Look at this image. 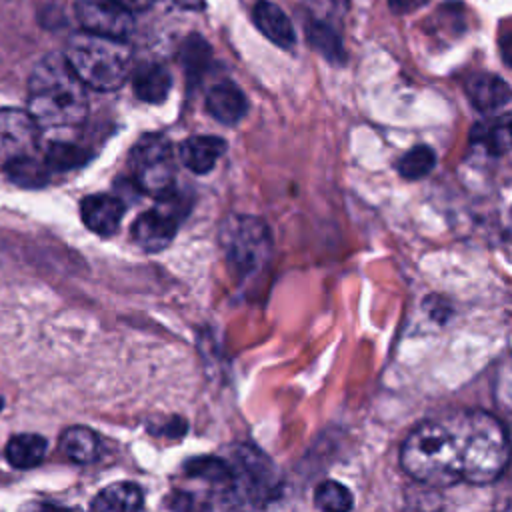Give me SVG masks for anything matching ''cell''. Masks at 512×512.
Segmentation results:
<instances>
[{
  "mask_svg": "<svg viewBox=\"0 0 512 512\" xmlns=\"http://www.w3.org/2000/svg\"><path fill=\"white\" fill-rule=\"evenodd\" d=\"M508 464V436L502 422L482 410H466L420 422L402 442L400 466L432 486L458 480L494 482Z\"/></svg>",
  "mask_w": 512,
  "mask_h": 512,
  "instance_id": "obj_1",
  "label": "cell"
},
{
  "mask_svg": "<svg viewBox=\"0 0 512 512\" xmlns=\"http://www.w3.org/2000/svg\"><path fill=\"white\" fill-rule=\"evenodd\" d=\"M28 114L40 128H74L88 116L84 82L64 54L44 56L28 80Z\"/></svg>",
  "mask_w": 512,
  "mask_h": 512,
  "instance_id": "obj_2",
  "label": "cell"
},
{
  "mask_svg": "<svg viewBox=\"0 0 512 512\" xmlns=\"http://www.w3.org/2000/svg\"><path fill=\"white\" fill-rule=\"evenodd\" d=\"M64 58L84 86L100 92H112L128 78L132 50L122 38L84 30L70 36Z\"/></svg>",
  "mask_w": 512,
  "mask_h": 512,
  "instance_id": "obj_3",
  "label": "cell"
},
{
  "mask_svg": "<svg viewBox=\"0 0 512 512\" xmlns=\"http://www.w3.org/2000/svg\"><path fill=\"white\" fill-rule=\"evenodd\" d=\"M222 248L228 266L240 276L258 272L270 256L272 238L264 220L236 214L222 226Z\"/></svg>",
  "mask_w": 512,
  "mask_h": 512,
  "instance_id": "obj_4",
  "label": "cell"
},
{
  "mask_svg": "<svg viewBox=\"0 0 512 512\" xmlns=\"http://www.w3.org/2000/svg\"><path fill=\"white\" fill-rule=\"evenodd\" d=\"M128 164L138 188L150 196H168L176 182L172 144L162 134H144L128 154Z\"/></svg>",
  "mask_w": 512,
  "mask_h": 512,
  "instance_id": "obj_5",
  "label": "cell"
},
{
  "mask_svg": "<svg viewBox=\"0 0 512 512\" xmlns=\"http://www.w3.org/2000/svg\"><path fill=\"white\" fill-rule=\"evenodd\" d=\"M236 466L232 468V488L234 492H242L254 502L260 498H270L278 484L274 462L268 460L258 448L240 446L234 452Z\"/></svg>",
  "mask_w": 512,
  "mask_h": 512,
  "instance_id": "obj_6",
  "label": "cell"
},
{
  "mask_svg": "<svg viewBox=\"0 0 512 512\" xmlns=\"http://www.w3.org/2000/svg\"><path fill=\"white\" fill-rule=\"evenodd\" d=\"M40 126L20 108H0V168L38 152Z\"/></svg>",
  "mask_w": 512,
  "mask_h": 512,
  "instance_id": "obj_7",
  "label": "cell"
},
{
  "mask_svg": "<svg viewBox=\"0 0 512 512\" xmlns=\"http://www.w3.org/2000/svg\"><path fill=\"white\" fill-rule=\"evenodd\" d=\"M74 10L86 32L124 40L134 30L130 10L116 0H76Z\"/></svg>",
  "mask_w": 512,
  "mask_h": 512,
  "instance_id": "obj_8",
  "label": "cell"
},
{
  "mask_svg": "<svg viewBox=\"0 0 512 512\" xmlns=\"http://www.w3.org/2000/svg\"><path fill=\"white\" fill-rule=\"evenodd\" d=\"M176 232V212L166 206H156L148 212H142L132 224V240L146 252H160L168 248Z\"/></svg>",
  "mask_w": 512,
  "mask_h": 512,
  "instance_id": "obj_9",
  "label": "cell"
},
{
  "mask_svg": "<svg viewBox=\"0 0 512 512\" xmlns=\"http://www.w3.org/2000/svg\"><path fill=\"white\" fill-rule=\"evenodd\" d=\"M124 208V202L114 194H92L80 202V216L94 234L112 236L120 228Z\"/></svg>",
  "mask_w": 512,
  "mask_h": 512,
  "instance_id": "obj_10",
  "label": "cell"
},
{
  "mask_svg": "<svg viewBox=\"0 0 512 512\" xmlns=\"http://www.w3.org/2000/svg\"><path fill=\"white\" fill-rule=\"evenodd\" d=\"M466 94L480 112H498L510 102V86L496 74L480 72L466 80Z\"/></svg>",
  "mask_w": 512,
  "mask_h": 512,
  "instance_id": "obj_11",
  "label": "cell"
},
{
  "mask_svg": "<svg viewBox=\"0 0 512 512\" xmlns=\"http://www.w3.org/2000/svg\"><path fill=\"white\" fill-rule=\"evenodd\" d=\"M224 150H226V142L220 136L198 134V136L186 138L180 144L178 156L190 172L208 174L216 166V162L224 154Z\"/></svg>",
  "mask_w": 512,
  "mask_h": 512,
  "instance_id": "obj_12",
  "label": "cell"
},
{
  "mask_svg": "<svg viewBox=\"0 0 512 512\" xmlns=\"http://www.w3.org/2000/svg\"><path fill=\"white\" fill-rule=\"evenodd\" d=\"M206 110L220 124H236L244 118L248 110V100L236 84L220 82L208 90Z\"/></svg>",
  "mask_w": 512,
  "mask_h": 512,
  "instance_id": "obj_13",
  "label": "cell"
},
{
  "mask_svg": "<svg viewBox=\"0 0 512 512\" xmlns=\"http://www.w3.org/2000/svg\"><path fill=\"white\" fill-rule=\"evenodd\" d=\"M252 18L256 28L272 40L280 48H290L296 42V34L292 28V22L288 16L282 12L280 6L268 0H258L252 8Z\"/></svg>",
  "mask_w": 512,
  "mask_h": 512,
  "instance_id": "obj_14",
  "label": "cell"
},
{
  "mask_svg": "<svg viewBox=\"0 0 512 512\" xmlns=\"http://www.w3.org/2000/svg\"><path fill=\"white\" fill-rule=\"evenodd\" d=\"M134 94L148 104H160L166 100L170 88H172V76L166 66L150 62L136 70L132 78Z\"/></svg>",
  "mask_w": 512,
  "mask_h": 512,
  "instance_id": "obj_15",
  "label": "cell"
},
{
  "mask_svg": "<svg viewBox=\"0 0 512 512\" xmlns=\"http://www.w3.org/2000/svg\"><path fill=\"white\" fill-rule=\"evenodd\" d=\"M144 496L134 482H116L102 488L90 502L92 510L98 512H134L142 506Z\"/></svg>",
  "mask_w": 512,
  "mask_h": 512,
  "instance_id": "obj_16",
  "label": "cell"
},
{
  "mask_svg": "<svg viewBox=\"0 0 512 512\" xmlns=\"http://www.w3.org/2000/svg\"><path fill=\"white\" fill-rule=\"evenodd\" d=\"M46 448H48V442L40 434H16L8 440L4 454L14 468L28 470L38 466L44 460Z\"/></svg>",
  "mask_w": 512,
  "mask_h": 512,
  "instance_id": "obj_17",
  "label": "cell"
},
{
  "mask_svg": "<svg viewBox=\"0 0 512 512\" xmlns=\"http://www.w3.org/2000/svg\"><path fill=\"white\" fill-rule=\"evenodd\" d=\"M60 448L68 460L76 464H90L98 458L100 442L94 430L86 426H70L60 436Z\"/></svg>",
  "mask_w": 512,
  "mask_h": 512,
  "instance_id": "obj_18",
  "label": "cell"
},
{
  "mask_svg": "<svg viewBox=\"0 0 512 512\" xmlns=\"http://www.w3.org/2000/svg\"><path fill=\"white\" fill-rule=\"evenodd\" d=\"M472 144L494 156L504 154L510 146V116L502 114L492 120L474 124Z\"/></svg>",
  "mask_w": 512,
  "mask_h": 512,
  "instance_id": "obj_19",
  "label": "cell"
},
{
  "mask_svg": "<svg viewBox=\"0 0 512 512\" xmlns=\"http://www.w3.org/2000/svg\"><path fill=\"white\" fill-rule=\"evenodd\" d=\"M2 168L8 176V180L22 186V188H40L48 182V174H50V168H48L46 160L40 158L38 154L22 156L18 160L8 162Z\"/></svg>",
  "mask_w": 512,
  "mask_h": 512,
  "instance_id": "obj_20",
  "label": "cell"
},
{
  "mask_svg": "<svg viewBox=\"0 0 512 512\" xmlns=\"http://www.w3.org/2000/svg\"><path fill=\"white\" fill-rule=\"evenodd\" d=\"M186 474L196 480H208L212 484H220L224 488H232V468L214 456H202L188 460L184 466Z\"/></svg>",
  "mask_w": 512,
  "mask_h": 512,
  "instance_id": "obj_21",
  "label": "cell"
},
{
  "mask_svg": "<svg viewBox=\"0 0 512 512\" xmlns=\"http://www.w3.org/2000/svg\"><path fill=\"white\" fill-rule=\"evenodd\" d=\"M436 164V154L430 146H414L406 154H402L396 162V170L406 180H418L424 178Z\"/></svg>",
  "mask_w": 512,
  "mask_h": 512,
  "instance_id": "obj_22",
  "label": "cell"
},
{
  "mask_svg": "<svg viewBox=\"0 0 512 512\" xmlns=\"http://www.w3.org/2000/svg\"><path fill=\"white\" fill-rule=\"evenodd\" d=\"M308 38L310 44L330 62H342L344 60V48L342 42L334 30L332 24L322 22V20H314L308 28Z\"/></svg>",
  "mask_w": 512,
  "mask_h": 512,
  "instance_id": "obj_23",
  "label": "cell"
},
{
  "mask_svg": "<svg viewBox=\"0 0 512 512\" xmlns=\"http://www.w3.org/2000/svg\"><path fill=\"white\" fill-rule=\"evenodd\" d=\"M314 504L320 510H330V512H346L354 506L350 490L336 482V480H324L316 486L314 490Z\"/></svg>",
  "mask_w": 512,
  "mask_h": 512,
  "instance_id": "obj_24",
  "label": "cell"
},
{
  "mask_svg": "<svg viewBox=\"0 0 512 512\" xmlns=\"http://www.w3.org/2000/svg\"><path fill=\"white\" fill-rule=\"evenodd\" d=\"M44 160L50 170H72L88 160V152L72 142H52Z\"/></svg>",
  "mask_w": 512,
  "mask_h": 512,
  "instance_id": "obj_25",
  "label": "cell"
},
{
  "mask_svg": "<svg viewBox=\"0 0 512 512\" xmlns=\"http://www.w3.org/2000/svg\"><path fill=\"white\" fill-rule=\"evenodd\" d=\"M208 58H210V46L204 42V38L198 34L188 36L182 46V60H184L188 74H194V76L200 74V70L206 66Z\"/></svg>",
  "mask_w": 512,
  "mask_h": 512,
  "instance_id": "obj_26",
  "label": "cell"
},
{
  "mask_svg": "<svg viewBox=\"0 0 512 512\" xmlns=\"http://www.w3.org/2000/svg\"><path fill=\"white\" fill-rule=\"evenodd\" d=\"M308 10L314 14L316 20L334 24L340 20L350 6V0H304Z\"/></svg>",
  "mask_w": 512,
  "mask_h": 512,
  "instance_id": "obj_27",
  "label": "cell"
},
{
  "mask_svg": "<svg viewBox=\"0 0 512 512\" xmlns=\"http://www.w3.org/2000/svg\"><path fill=\"white\" fill-rule=\"evenodd\" d=\"M428 0H388V6L394 14H410L422 8Z\"/></svg>",
  "mask_w": 512,
  "mask_h": 512,
  "instance_id": "obj_28",
  "label": "cell"
},
{
  "mask_svg": "<svg viewBox=\"0 0 512 512\" xmlns=\"http://www.w3.org/2000/svg\"><path fill=\"white\" fill-rule=\"evenodd\" d=\"M116 2H120L128 10H146L152 6L154 0H116Z\"/></svg>",
  "mask_w": 512,
  "mask_h": 512,
  "instance_id": "obj_29",
  "label": "cell"
},
{
  "mask_svg": "<svg viewBox=\"0 0 512 512\" xmlns=\"http://www.w3.org/2000/svg\"><path fill=\"white\" fill-rule=\"evenodd\" d=\"M172 2L184 10H202L204 8V0H172Z\"/></svg>",
  "mask_w": 512,
  "mask_h": 512,
  "instance_id": "obj_30",
  "label": "cell"
},
{
  "mask_svg": "<svg viewBox=\"0 0 512 512\" xmlns=\"http://www.w3.org/2000/svg\"><path fill=\"white\" fill-rule=\"evenodd\" d=\"M2 408H4V400H2V396H0V412H2Z\"/></svg>",
  "mask_w": 512,
  "mask_h": 512,
  "instance_id": "obj_31",
  "label": "cell"
}]
</instances>
